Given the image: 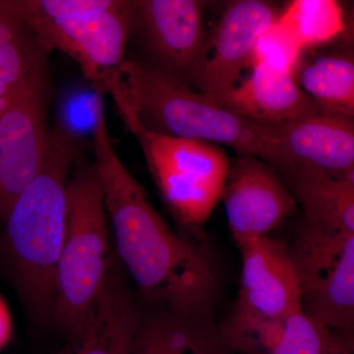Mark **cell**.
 <instances>
[{"mask_svg": "<svg viewBox=\"0 0 354 354\" xmlns=\"http://www.w3.org/2000/svg\"><path fill=\"white\" fill-rule=\"evenodd\" d=\"M81 149V137L62 123L50 130L43 167L14 202L0 232V270L39 322L53 318L66 234L67 183Z\"/></svg>", "mask_w": 354, "mask_h": 354, "instance_id": "cell-2", "label": "cell"}, {"mask_svg": "<svg viewBox=\"0 0 354 354\" xmlns=\"http://www.w3.org/2000/svg\"><path fill=\"white\" fill-rule=\"evenodd\" d=\"M106 216L94 164L79 165L67 183L66 234L55 274L51 318L68 342L75 339L113 269Z\"/></svg>", "mask_w": 354, "mask_h": 354, "instance_id": "cell-5", "label": "cell"}, {"mask_svg": "<svg viewBox=\"0 0 354 354\" xmlns=\"http://www.w3.org/2000/svg\"><path fill=\"white\" fill-rule=\"evenodd\" d=\"M223 196L232 236L237 242L268 236L295 213L297 201L272 167L241 156L230 169Z\"/></svg>", "mask_w": 354, "mask_h": 354, "instance_id": "cell-10", "label": "cell"}, {"mask_svg": "<svg viewBox=\"0 0 354 354\" xmlns=\"http://www.w3.org/2000/svg\"><path fill=\"white\" fill-rule=\"evenodd\" d=\"M251 67L248 78L232 88L218 106L270 127H281L320 111L297 85L292 69L268 62Z\"/></svg>", "mask_w": 354, "mask_h": 354, "instance_id": "cell-13", "label": "cell"}, {"mask_svg": "<svg viewBox=\"0 0 354 354\" xmlns=\"http://www.w3.org/2000/svg\"><path fill=\"white\" fill-rule=\"evenodd\" d=\"M228 348L213 316L162 307L142 310L130 354H227Z\"/></svg>", "mask_w": 354, "mask_h": 354, "instance_id": "cell-16", "label": "cell"}, {"mask_svg": "<svg viewBox=\"0 0 354 354\" xmlns=\"http://www.w3.org/2000/svg\"><path fill=\"white\" fill-rule=\"evenodd\" d=\"M321 354H353V333L329 332L322 329Z\"/></svg>", "mask_w": 354, "mask_h": 354, "instance_id": "cell-22", "label": "cell"}, {"mask_svg": "<svg viewBox=\"0 0 354 354\" xmlns=\"http://www.w3.org/2000/svg\"><path fill=\"white\" fill-rule=\"evenodd\" d=\"M288 250L302 312L321 329L353 333L354 232L305 218Z\"/></svg>", "mask_w": 354, "mask_h": 354, "instance_id": "cell-7", "label": "cell"}, {"mask_svg": "<svg viewBox=\"0 0 354 354\" xmlns=\"http://www.w3.org/2000/svg\"><path fill=\"white\" fill-rule=\"evenodd\" d=\"M57 354H73V344L71 342H68L67 346Z\"/></svg>", "mask_w": 354, "mask_h": 354, "instance_id": "cell-23", "label": "cell"}, {"mask_svg": "<svg viewBox=\"0 0 354 354\" xmlns=\"http://www.w3.org/2000/svg\"><path fill=\"white\" fill-rule=\"evenodd\" d=\"M141 315L142 310L114 261L101 297L71 342L73 354H130Z\"/></svg>", "mask_w": 354, "mask_h": 354, "instance_id": "cell-15", "label": "cell"}, {"mask_svg": "<svg viewBox=\"0 0 354 354\" xmlns=\"http://www.w3.org/2000/svg\"><path fill=\"white\" fill-rule=\"evenodd\" d=\"M113 100L171 213L183 227L199 230L223 196L230 169L227 156L209 142L147 129L125 97Z\"/></svg>", "mask_w": 354, "mask_h": 354, "instance_id": "cell-6", "label": "cell"}, {"mask_svg": "<svg viewBox=\"0 0 354 354\" xmlns=\"http://www.w3.org/2000/svg\"><path fill=\"white\" fill-rule=\"evenodd\" d=\"M305 218L334 230L354 232V174H332L305 167L277 172Z\"/></svg>", "mask_w": 354, "mask_h": 354, "instance_id": "cell-17", "label": "cell"}, {"mask_svg": "<svg viewBox=\"0 0 354 354\" xmlns=\"http://www.w3.org/2000/svg\"><path fill=\"white\" fill-rule=\"evenodd\" d=\"M279 127L286 167L354 174L353 118L320 111ZM281 171V169H279Z\"/></svg>", "mask_w": 354, "mask_h": 354, "instance_id": "cell-14", "label": "cell"}, {"mask_svg": "<svg viewBox=\"0 0 354 354\" xmlns=\"http://www.w3.org/2000/svg\"><path fill=\"white\" fill-rule=\"evenodd\" d=\"M134 6L127 0H0L44 50L75 60L97 92L124 62Z\"/></svg>", "mask_w": 354, "mask_h": 354, "instance_id": "cell-4", "label": "cell"}, {"mask_svg": "<svg viewBox=\"0 0 354 354\" xmlns=\"http://www.w3.org/2000/svg\"><path fill=\"white\" fill-rule=\"evenodd\" d=\"M322 329L301 309L286 318L285 330L271 354H321Z\"/></svg>", "mask_w": 354, "mask_h": 354, "instance_id": "cell-20", "label": "cell"}, {"mask_svg": "<svg viewBox=\"0 0 354 354\" xmlns=\"http://www.w3.org/2000/svg\"><path fill=\"white\" fill-rule=\"evenodd\" d=\"M93 148L118 258L146 304L214 317L218 274L213 258L199 241L176 234L158 213L118 157L104 109L93 130Z\"/></svg>", "mask_w": 354, "mask_h": 354, "instance_id": "cell-1", "label": "cell"}, {"mask_svg": "<svg viewBox=\"0 0 354 354\" xmlns=\"http://www.w3.org/2000/svg\"><path fill=\"white\" fill-rule=\"evenodd\" d=\"M116 86L147 129L223 144L276 171L286 167L278 127L261 124L221 108L158 67L124 59L116 72Z\"/></svg>", "mask_w": 354, "mask_h": 354, "instance_id": "cell-3", "label": "cell"}, {"mask_svg": "<svg viewBox=\"0 0 354 354\" xmlns=\"http://www.w3.org/2000/svg\"><path fill=\"white\" fill-rule=\"evenodd\" d=\"M301 51L295 39L276 21L256 41L251 66L268 62L295 70Z\"/></svg>", "mask_w": 354, "mask_h": 354, "instance_id": "cell-21", "label": "cell"}, {"mask_svg": "<svg viewBox=\"0 0 354 354\" xmlns=\"http://www.w3.org/2000/svg\"><path fill=\"white\" fill-rule=\"evenodd\" d=\"M276 9L262 0H239L228 4L211 41L205 44L197 64L188 75L214 104L241 82L247 66H251L258 38L278 19Z\"/></svg>", "mask_w": 354, "mask_h": 354, "instance_id": "cell-9", "label": "cell"}, {"mask_svg": "<svg viewBox=\"0 0 354 354\" xmlns=\"http://www.w3.org/2000/svg\"><path fill=\"white\" fill-rule=\"evenodd\" d=\"M299 88L323 111L354 115V62L346 55H324L295 66Z\"/></svg>", "mask_w": 354, "mask_h": 354, "instance_id": "cell-18", "label": "cell"}, {"mask_svg": "<svg viewBox=\"0 0 354 354\" xmlns=\"http://www.w3.org/2000/svg\"><path fill=\"white\" fill-rule=\"evenodd\" d=\"M277 23L304 50L339 36L344 29V11L334 0H297L279 15Z\"/></svg>", "mask_w": 354, "mask_h": 354, "instance_id": "cell-19", "label": "cell"}, {"mask_svg": "<svg viewBox=\"0 0 354 354\" xmlns=\"http://www.w3.org/2000/svg\"><path fill=\"white\" fill-rule=\"evenodd\" d=\"M198 0L135 1L132 30H138L162 71L179 79L189 74L205 46L203 11Z\"/></svg>", "mask_w": 354, "mask_h": 354, "instance_id": "cell-11", "label": "cell"}, {"mask_svg": "<svg viewBox=\"0 0 354 354\" xmlns=\"http://www.w3.org/2000/svg\"><path fill=\"white\" fill-rule=\"evenodd\" d=\"M242 281L235 313L285 318L300 307L299 286L288 246L268 236L239 243Z\"/></svg>", "mask_w": 354, "mask_h": 354, "instance_id": "cell-12", "label": "cell"}, {"mask_svg": "<svg viewBox=\"0 0 354 354\" xmlns=\"http://www.w3.org/2000/svg\"><path fill=\"white\" fill-rule=\"evenodd\" d=\"M46 59L32 70L0 113V225L38 176L48 149Z\"/></svg>", "mask_w": 354, "mask_h": 354, "instance_id": "cell-8", "label": "cell"}]
</instances>
